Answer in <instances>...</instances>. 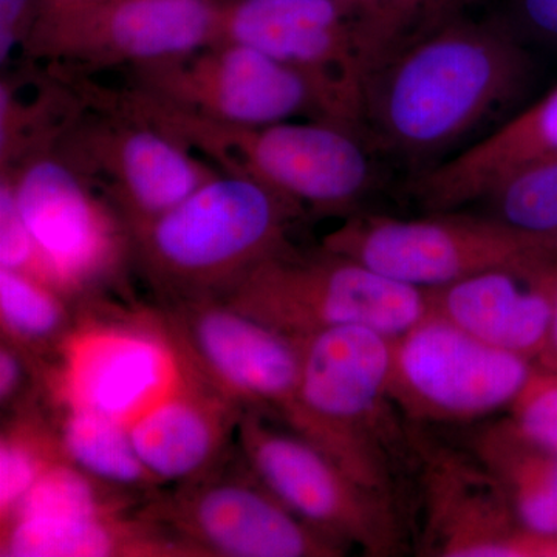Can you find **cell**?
<instances>
[{"label": "cell", "mask_w": 557, "mask_h": 557, "mask_svg": "<svg viewBox=\"0 0 557 557\" xmlns=\"http://www.w3.org/2000/svg\"><path fill=\"white\" fill-rule=\"evenodd\" d=\"M180 364L175 386L127 426L139 460L164 487L194 482L228 463L245 413L240 405Z\"/></svg>", "instance_id": "17"}, {"label": "cell", "mask_w": 557, "mask_h": 557, "mask_svg": "<svg viewBox=\"0 0 557 557\" xmlns=\"http://www.w3.org/2000/svg\"><path fill=\"white\" fill-rule=\"evenodd\" d=\"M218 299L289 338L357 325L395 338L431 313L428 289L399 284L322 247L313 255L288 247Z\"/></svg>", "instance_id": "4"}, {"label": "cell", "mask_w": 557, "mask_h": 557, "mask_svg": "<svg viewBox=\"0 0 557 557\" xmlns=\"http://www.w3.org/2000/svg\"><path fill=\"white\" fill-rule=\"evenodd\" d=\"M138 512L203 557H341L348 552L293 515L249 471L239 450L212 474L161 490Z\"/></svg>", "instance_id": "12"}, {"label": "cell", "mask_w": 557, "mask_h": 557, "mask_svg": "<svg viewBox=\"0 0 557 557\" xmlns=\"http://www.w3.org/2000/svg\"><path fill=\"white\" fill-rule=\"evenodd\" d=\"M98 2H104V0H40L38 20L64 13V11L81 9V7L94 5Z\"/></svg>", "instance_id": "33"}, {"label": "cell", "mask_w": 557, "mask_h": 557, "mask_svg": "<svg viewBox=\"0 0 557 557\" xmlns=\"http://www.w3.org/2000/svg\"><path fill=\"white\" fill-rule=\"evenodd\" d=\"M237 450L249 471L319 533L370 557L403 552L398 502L362 485L292 429L245 410Z\"/></svg>", "instance_id": "8"}, {"label": "cell", "mask_w": 557, "mask_h": 557, "mask_svg": "<svg viewBox=\"0 0 557 557\" xmlns=\"http://www.w3.org/2000/svg\"><path fill=\"white\" fill-rule=\"evenodd\" d=\"M0 269L20 271L50 285L39 249L17 208L13 186L3 174L0 178Z\"/></svg>", "instance_id": "30"}, {"label": "cell", "mask_w": 557, "mask_h": 557, "mask_svg": "<svg viewBox=\"0 0 557 557\" xmlns=\"http://www.w3.org/2000/svg\"><path fill=\"white\" fill-rule=\"evenodd\" d=\"M0 557H203L141 512L21 519L0 528Z\"/></svg>", "instance_id": "20"}, {"label": "cell", "mask_w": 557, "mask_h": 557, "mask_svg": "<svg viewBox=\"0 0 557 557\" xmlns=\"http://www.w3.org/2000/svg\"><path fill=\"white\" fill-rule=\"evenodd\" d=\"M152 313L186 368L245 410L285 423L298 394V339L218 298L161 302Z\"/></svg>", "instance_id": "13"}, {"label": "cell", "mask_w": 557, "mask_h": 557, "mask_svg": "<svg viewBox=\"0 0 557 557\" xmlns=\"http://www.w3.org/2000/svg\"><path fill=\"white\" fill-rule=\"evenodd\" d=\"M76 89L86 108L54 149L119 212L129 234L220 174L156 124Z\"/></svg>", "instance_id": "7"}, {"label": "cell", "mask_w": 557, "mask_h": 557, "mask_svg": "<svg viewBox=\"0 0 557 557\" xmlns=\"http://www.w3.org/2000/svg\"><path fill=\"white\" fill-rule=\"evenodd\" d=\"M145 502V497L102 482L64 458L40 475L7 525L21 519H78L137 511Z\"/></svg>", "instance_id": "26"}, {"label": "cell", "mask_w": 557, "mask_h": 557, "mask_svg": "<svg viewBox=\"0 0 557 557\" xmlns=\"http://www.w3.org/2000/svg\"><path fill=\"white\" fill-rule=\"evenodd\" d=\"M126 75L132 89L208 120L252 126L302 115L324 120L298 73L245 44L220 40Z\"/></svg>", "instance_id": "15"}, {"label": "cell", "mask_w": 557, "mask_h": 557, "mask_svg": "<svg viewBox=\"0 0 557 557\" xmlns=\"http://www.w3.org/2000/svg\"><path fill=\"white\" fill-rule=\"evenodd\" d=\"M322 248L421 289L443 287L487 270L552 262L545 240L520 234L493 218L397 219L354 212L325 234Z\"/></svg>", "instance_id": "9"}, {"label": "cell", "mask_w": 557, "mask_h": 557, "mask_svg": "<svg viewBox=\"0 0 557 557\" xmlns=\"http://www.w3.org/2000/svg\"><path fill=\"white\" fill-rule=\"evenodd\" d=\"M72 302L50 285L20 271L0 269L2 339L20 348L40 379L53 368L78 324Z\"/></svg>", "instance_id": "23"}, {"label": "cell", "mask_w": 557, "mask_h": 557, "mask_svg": "<svg viewBox=\"0 0 557 557\" xmlns=\"http://www.w3.org/2000/svg\"><path fill=\"white\" fill-rule=\"evenodd\" d=\"M30 230L49 284L75 302L116 278L132 256L119 212L57 149L2 171Z\"/></svg>", "instance_id": "10"}, {"label": "cell", "mask_w": 557, "mask_h": 557, "mask_svg": "<svg viewBox=\"0 0 557 557\" xmlns=\"http://www.w3.org/2000/svg\"><path fill=\"white\" fill-rule=\"evenodd\" d=\"M40 0H0V62L9 64L14 50H24L39 14Z\"/></svg>", "instance_id": "32"}, {"label": "cell", "mask_w": 557, "mask_h": 557, "mask_svg": "<svg viewBox=\"0 0 557 557\" xmlns=\"http://www.w3.org/2000/svg\"><path fill=\"white\" fill-rule=\"evenodd\" d=\"M223 0H104L39 17L30 64L65 81L175 60L219 42Z\"/></svg>", "instance_id": "5"}, {"label": "cell", "mask_w": 557, "mask_h": 557, "mask_svg": "<svg viewBox=\"0 0 557 557\" xmlns=\"http://www.w3.org/2000/svg\"><path fill=\"white\" fill-rule=\"evenodd\" d=\"M47 406L64 456L76 467L102 482L138 494L146 502L163 490L139 460L127 424L72 406Z\"/></svg>", "instance_id": "24"}, {"label": "cell", "mask_w": 557, "mask_h": 557, "mask_svg": "<svg viewBox=\"0 0 557 557\" xmlns=\"http://www.w3.org/2000/svg\"><path fill=\"white\" fill-rule=\"evenodd\" d=\"M497 20L520 40L557 47V0H504Z\"/></svg>", "instance_id": "31"}, {"label": "cell", "mask_w": 557, "mask_h": 557, "mask_svg": "<svg viewBox=\"0 0 557 557\" xmlns=\"http://www.w3.org/2000/svg\"><path fill=\"white\" fill-rule=\"evenodd\" d=\"M471 2L474 0H359L372 67L399 44L460 16Z\"/></svg>", "instance_id": "28"}, {"label": "cell", "mask_w": 557, "mask_h": 557, "mask_svg": "<svg viewBox=\"0 0 557 557\" xmlns=\"http://www.w3.org/2000/svg\"><path fill=\"white\" fill-rule=\"evenodd\" d=\"M306 214L252 180L219 174L131 234L132 258L160 302L219 298L260 262L289 247Z\"/></svg>", "instance_id": "3"}, {"label": "cell", "mask_w": 557, "mask_h": 557, "mask_svg": "<svg viewBox=\"0 0 557 557\" xmlns=\"http://www.w3.org/2000/svg\"><path fill=\"white\" fill-rule=\"evenodd\" d=\"M545 245H547L549 256L557 258V234L552 239L545 240Z\"/></svg>", "instance_id": "35"}, {"label": "cell", "mask_w": 557, "mask_h": 557, "mask_svg": "<svg viewBox=\"0 0 557 557\" xmlns=\"http://www.w3.org/2000/svg\"><path fill=\"white\" fill-rule=\"evenodd\" d=\"M472 454L504 490L527 531L557 539V456L539 448L509 418L482 429Z\"/></svg>", "instance_id": "21"}, {"label": "cell", "mask_w": 557, "mask_h": 557, "mask_svg": "<svg viewBox=\"0 0 557 557\" xmlns=\"http://www.w3.org/2000/svg\"><path fill=\"white\" fill-rule=\"evenodd\" d=\"M542 358L548 361L549 364L557 368V265H556V281H555V309H553L552 330H549V338L547 348H545Z\"/></svg>", "instance_id": "34"}, {"label": "cell", "mask_w": 557, "mask_h": 557, "mask_svg": "<svg viewBox=\"0 0 557 557\" xmlns=\"http://www.w3.org/2000/svg\"><path fill=\"white\" fill-rule=\"evenodd\" d=\"M84 304L60 358L44 375V398L129 426L177 383V351L152 310L106 318Z\"/></svg>", "instance_id": "14"}, {"label": "cell", "mask_w": 557, "mask_h": 557, "mask_svg": "<svg viewBox=\"0 0 557 557\" xmlns=\"http://www.w3.org/2000/svg\"><path fill=\"white\" fill-rule=\"evenodd\" d=\"M509 412L520 434L557 456V375H541L534 370Z\"/></svg>", "instance_id": "29"}, {"label": "cell", "mask_w": 557, "mask_h": 557, "mask_svg": "<svg viewBox=\"0 0 557 557\" xmlns=\"http://www.w3.org/2000/svg\"><path fill=\"white\" fill-rule=\"evenodd\" d=\"M86 102L69 81L36 67L28 79L3 76L0 84V164L17 166L36 153L57 148Z\"/></svg>", "instance_id": "22"}, {"label": "cell", "mask_w": 557, "mask_h": 557, "mask_svg": "<svg viewBox=\"0 0 557 557\" xmlns=\"http://www.w3.org/2000/svg\"><path fill=\"white\" fill-rule=\"evenodd\" d=\"M556 265L487 270L428 289L431 311L474 338L531 361L547 348Z\"/></svg>", "instance_id": "18"}, {"label": "cell", "mask_w": 557, "mask_h": 557, "mask_svg": "<svg viewBox=\"0 0 557 557\" xmlns=\"http://www.w3.org/2000/svg\"><path fill=\"white\" fill-rule=\"evenodd\" d=\"M295 339L299 386L284 426L398 502L399 471L416 463V453L410 424L387 392L394 338L357 325Z\"/></svg>", "instance_id": "2"}, {"label": "cell", "mask_w": 557, "mask_h": 557, "mask_svg": "<svg viewBox=\"0 0 557 557\" xmlns=\"http://www.w3.org/2000/svg\"><path fill=\"white\" fill-rule=\"evenodd\" d=\"M527 73L522 40L500 21L457 16L373 65L361 127L401 159H429L515 98Z\"/></svg>", "instance_id": "1"}, {"label": "cell", "mask_w": 557, "mask_h": 557, "mask_svg": "<svg viewBox=\"0 0 557 557\" xmlns=\"http://www.w3.org/2000/svg\"><path fill=\"white\" fill-rule=\"evenodd\" d=\"M491 218L534 239L557 234V157L534 161L512 172L486 194Z\"/></svg>", "instance_id": "27"}, {"label": "cell", "mask_w": 557, "mask_h": 557, "mask_svg": "<svg viewBox=\"0 0 557 557\" xmlns=\"http://www.w3.org/2000/svg\"><path fill=\"white\" fill-rule=\"evenodd\" d=\"M549 157H557V87L465 152L421 172L410 189L438 214L482 200L512 172Z\"/></svg>", "instance_id": "19"}, {"label": "cell", "mask_w": 557, "mask_h": 557, "mask_svg": "<svg viewBox=\"0 0 557 557\" xmlns=\"http://www.w3.org/2000/svg\"><path fill=\"white\" fill-rule=\"evenodd\" d=\"M220 40L245 44L292 69L325 121L361 131L372 53L359 0H223Z\"/></svg>", "instance_id": "6"}, {"label": "cell", "mask_w": 557, "mask_h": 557, "mask_svg": "<svg viewBox=\"0 0 557 557\" xmlns=\"http://www.w3.org/2000/svg\"><path fill=\"white\" fill-rule=\"evenodd\" d=\"M46 399L7 413L0 434V527L13 518L40 475L64 460Z\"/></svg>", "instance_id": "25"}, {"label": "cell", "mask_w": 557, "mask_h": 557, "mask_svg": "<svg viewBox=\"0 0 557 557\" xmlns=\"http://www.w3.org/2000/svg\"><path fill=\"white\" fill-rule=\"evenodd\" d=\"M410 424V423H409ZM423 494L421 555L438 557H528L556 555L557 539L523 528L496 479L465 456L410 424Z\"/></svg>", "instance_id": "16"}, {"label": "cell", "mask_w": 557, "mask_h": 557, "mask_svg": "<svg viewBox=\"0 0 557 557\" xmlns=\"http://www.w3.org/2000/svg\"><path fill=\"white\" fill-rule=\"evenodd\" d=\"M533 372L431 311L392 341L387 392L410 424L468 423L509 409Z\"/></svg>", "instance_id": "11"}]
</instances>
